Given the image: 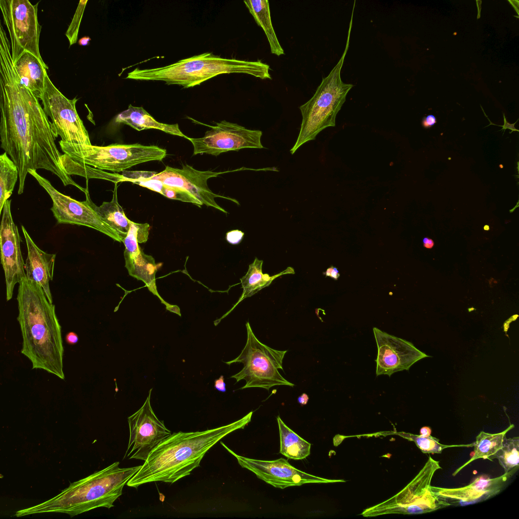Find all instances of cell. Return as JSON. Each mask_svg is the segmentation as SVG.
<instances>
[{
  "instance_id": "26",
  "label": "cell",
  "mask_w": 519,
  "mask_h": 519,
  "mask_svg": "<svg viewBox=\"0 0 519 519\" xmlns=\"http://www.w3.org/2000/svg\"><path fill=\"white\" fill-rule=\"evenodd\" d=\"M243 2L255 21L265 32L271 53L278 56L284 54L272 25L269 1L245 0Z\"/></svg>"
},
{
  "instance_id": "15",
  "label": "cell",
  "mask_w": 519,
  "mask_h": 519,
  "mask_svg": "<svg viewBox=\"0 0 519 519\" xmlns=\"http://www.w3.org/2000/svg\"><path fill=\"white\" fill-rule=\"evenodd\" d=\"M28 173L50 195L53 202L51 210L58 224L84 226L102 233L115 241L123 242L119 235L100 219L85 200L78 201L61 193L35 170L30 169Z\"/></svg>"
},
{
  "instance_id": "40",
  "label": "cell",
  "mask_w": 519,
  "mask_h": 519,
  "mask_svg": "<svg viewBox=\"0 0 519 519\" xmlns=\"http://www.w3.org/2000/svg\"><path fill=\"white\" fill-rule=\"evenodd\" d=\"M309 400V396L306 393H303L298 398V402L301 405H306Z\"/></svg>"
},
{
  "instance_id": "35",
  "label": "cell",
  "mask_w": 519,
  "mask_h": 519,
  "mask_svg": "<svg viewBox=\"0 0 519 519\" xmlns=\"http://www.w3.org/2000/svg\"><path fill=\"white\" fill-rule=\"evenodd\" d=\"M87 2V0L79 2L71 22L66 31L65 35L69 41L70 46L77 42L79 27Z\"/></svg>"
},
{
  "instance_id": "14",
  "label": "cell",
  "mask_w": 519,
  "mask_h": 519,
  "mask_svg": "<svg viewBox=\"0 0 519 519\" xmlns=\"http://www.w3.org/2000/svg\"><path fill=\"white\" fill-rule=\"evenodd\" d=\"M152 390L149 391L143 405L128 418L130 435L124 458L145 461L151 452L171 434L152 408L150 398Z\"/></svg>"
},
{
  "instance_id": "6",
  "label": "cell",
  "mask_w": 519,
  "mask_h": 519,
  "mask_svg": "<svg viewBox=\"0 0 519 519\" xmlns=\"http://www.w3.org/2000/svg\"><path fill=\"white\" fill-rule=\"evenodd\" d=\"M350 24L346 45L340 59L329 75L323 78L311 98L299 107L302 121L297 139L290 150L292 155L305 143L314 140L323 129L335 126L337 115L353 86L344 83L341 78L349 48L352 23Z\"/></svg>"
},
{
  "instance_id": "43",
  "label": "cell",
  "mask_w": 519,
  "mask_h": 519,
  "mask_svg": "<svg viewBox=\"0 0 519 519\" xmlns=\"http://www.w3.org/2000/svg\"><path fill=\"white\" fill-rule=\"evenodd\" d=\"M420 432L421 435L424 436H429L431 435V429L428 427H422L421 429Z\"/></svg>"
},
{
  "instance_id": "34",
  "label": "cell",
  "mask_w": 519,
  "mask_h": 519,
  "mask_svg": "<svg viewBox=\"0 0 519 519\" xmlns=\"http://www.w3.org/2000/svg\"><path fill=\"white\" fill-rule=\"evenodd\" d=\"M496 458L503 467L504 473L518 466L519 437L507 438L505 437L501 448L497 453Z\"/></svg>"
},
{
  "instance_id": "36",
  "label": "cell",
  "mask_w": 519,
  "mask_h": 519,
  "mask_svg": "<svg viewBox=\"0 0 519 519\" xmlns=\"http://www.w3.org/2000/svg\"><path fill=\"white\" fill-rule=\"evenodd\" d=\"M244 233L242 231L236 230L230 231L226 234V240L231 244H238L241 242Z\"/></svg>"
},
{
  "instance_id": "24",
  "label": "cell",
  "mask_w": 519,
  "mask_h": 519,
  "mask_svg": "<svg viewBox=\"0 0 519 519\" xmlns=\"http://www.w3.org/2000/svg\"><path fill=\"white\" fill-rule=\"evenodd\" d=\"M124 255L125 267L129 274L137 280L142 281L149 290L165 305L166 308L170 306V305L163 300L158 292L155 281L157 266L153 257L145 254L141 250L136 255Z\"/></svg>"
},
{
  "instance_id": "21",
  "label": "cell",
  "mask_w": 519,
  "mask_h": 519,
  "mask_svg": "<svg viewBox=\"0 0 519 519\" xmlns=\"http://www.w3.org/2000/svg\"><path fill=\"white\" fill-rule=\"evenodd\" d=\"M14 66L21 83L40 99L45 87L48 66L28 52H24Z\"/></svg>"
},
{
  "instance_id": "39",
  "label": "cell",
  "mask_w": 519,
  "mask_h": 519,
  "mask_svg": "<svg viewBox=\"0 0 519 519\" xmlns=\"http://www.w3.org/2000/svg\"><path fill=\"white\" fill-rule=\"evenodd\" d=\"M78 336L77 333L71 331L68 332L65 337V340L67 344L74 345L78 342Z\"/></svg>"
},
{
  "instance_id": "37",
  "label": "cell",
  "mask_w": 519,
  "mask_h": 519,
  "mask_svg": "<svg viewBox=\"0 0 519 519\" xmlns=\"http://www.w3.org/2000/svg\"><path fill=\"white\" fill-rule=\"evenodd\" d=\"M436 123L435 117L433 115H429L425 117L422 120V125L425 128H429Z\"/></svg>"
},
{
  "instance_id": "8",
  "label": "cell",
  "mask_w": 519,
  "mask_h": 519,
  "mask_svg": "<svg viewBox=\"0 0 519 519\" xmlns=\"http://www.w3.org/2000/svg\"><path fill=\"white\" fill-rule=\"evenodd\" d=\"M247 341L239 355L232 360L225 362L230 365L239 362L243 364L241 371L231 377L236 383L244 380L245 385L240 389L258 387L269 390L277 385L294 384L286 380L278 372L283 370L282 361L287 350L280 351L261 343L255 337L248 322L246 323Z\"/></svg>"
},
{
  "instance_id": "38",
  "label": "cell",
  "mask_w": 519,
  "mask_h": 519,
  "mask_svg": "<svg viewBox=\"0 0 519 519\" xmlns=\"http://www.w3.org/2000/svg\"><path fill=\"white\" fill-rule=\"evenodd\" d=\"M226 383L224 382V378L223 375L215 380L214 381V388L217 390L221 392H225L226 391Z\"/></svg>"
},
{
  "instance_id": "18",
  "label": "cell",
  "mask_w": 519,
  "mask_h": 519,
  "mask_svg": "<svg viewBox=\"0 0 519 519\" xmlns=\"http://www.w3.org/2000/svg\"><path fill=\"white\" fill-rule=\"evenodd\" d=\"M518 466L495 477L487 475L476 477L469 485L458 488L431 486V489L444 508L451 506H466L487 500L499 494L518 470Z\"/></svg>"
},
{
  "instance_id": "44",
  "label": "cell",
  "mask_w": 519,
  "mask_h": 519,
  "mask_svg": "<svg viewBox=\"0 0 519 519\" xmlns=\"http://www.w3.org/2000/svg\"><path fill=\"white\" fill-rule=\"evenodd\" d=\"M340 275L339 274V271L337 270V269L336 267H334V268H333V270H332V272H331V273L330 274V277H331L332 278L334 279L335 280H337L338 279V278L340 277Z\"/></svg>"
},
{
  "instance_id": "42",
  "label": "cell",
  "mask_w": 519,
  "mask_h": 519,
  "mask_svg": "<svg viewBox=\"0 0 519 519\" xmlns=\"http://www.w3.org/2000/svg\"><path fill=\"white\" fill-rule=\"evenodd\" d=\"M91 39L89 36H85L79 40V44L81 46H87L88 45Z\"/></svg>"
},
{
  "instance_id": "11",
  "label": "cell",
  "mask_w": 519,
  "mask_h": 519,
  "mask_svg": "<svg viewBox=\"0 0 519 519\" xmlns=\"http://www.w3.org/2000/svg\"><path fill=\"white\" fill-rule=\"evenodd\" d=\"M40 99L51 119L53 133L59 141L69 145H92L89 135L76 109L78 99L66 98L53 84L48 75Z\"/></svg>"
},
{
  "instance_id": "45",
  "label": "cell",
  "mask_w": 519,
  "mask_h": 519,
  "mask_svg": "<svg viewBox=\"0 0 519 519\" xmlns=\"http://www.w3.org/2000/svg\"><path fill=\"white\" fill-rule=\"evenodd\" d=\"M333 268H334V267H333V266H331V267H329L326 270V271L323 273V274H324L326 277L327 276L330 277V274H331V273Z\"/></svg>"
},
{
  "instance_id": "30",
  "label": "cell",
  "mask_w": 519,
  "mask_h": 519,
  "mask_svg": "<svg viewBox=\"0 0 519 519\" xmlns=\"http://www.w3.org/2000/svg\"><path fill=\"white\" fill-rule=\"evenodd\" d=\"M61 158L64 170L70 176L78 175L87 179H105L115 183L126 181V178L122 174L117 173H108L94 167H91L85 164L78 163L65 154H62Z\"/></svg>"
},
{
  "instance_id": "1",
  "label": "cell",
  "mask_w": 519,
  "mask_h": 519,
  "mask_svg": "<svg viewBox=\"0 0 519 519\" xmlns=\"http://www.w3.org/2000/svg\"><path fill=\"white\" fill-rule=\"evenodd\" d=\"M39 99L22 85L14 68L7 34L0 33V137L1 147L19 172L18 194L23 192L28 171L44 169L64 186L85 193L64 170L49 120Z\"/></svg>"
},
{
  "instance_id": "17",
  "label": "cell",
  "mask_w": 519,
  "mask_h": 519,
  "mask_svg": "<svg viewBox=\"0 0 519 519\" xmlns=\"http://www.w3.org/2000/svg\"><path fill=\"white\" fill-rule=\"evenodd\" d=\"M11 200L4 204L0 228L1 264L4 271L6 299L10 300L15 285L26 278L21 250V237L11 211Z\"/></svg>"
},
{
  "instance_id": "31",
  "label": "cell",
  "mask_w": 519,
  "mask_h": 519,
  "mask_svg": "<svg viewBox=\"0 0 519 519\" xmlns=\"http://www.w3.org/2000/svg\"><path fill=\"white\" fill-rule=\"evenodd\" d=\"M18 177L17 166L4 152L0 156V213L5 203L12 194Z\"/></svg>"
},
{
  "instance_id": "3",
  "label": "cell",
  "mask_w": 519,
  "mask_h": 519,
  "mask_svg": "<svg viewBox=\"0 0 519 519\" xmlns=\"http://www.w3.org/2000/svg\"><path fill=\"white\" fill-rule=\"evenodd\" d=\"M252 414L251 411L235 422L214 429L171 434L151 452L126 485L137 488L155 481L172 484L190 475L212 447L228 434L243 428L251 421Z\"/></svg>"
},
{
  "instance_id": "29",
  "label": "cell",
  "mask_w": 519,
  "mask_h": 519,
  "mask_svg": "<svg viewBox=\"0 0 519 519\" xmlns=\"http://www.w3.org/2000/svg\"><path fill=\"white\" fill-rule=\"evenodd\" d=\"M280 436V453L288 459L302 460L310 454L311 444L288 427L279 416L277 418Z\"/></svg>"
},
{
  "instance_id": "19",
  "label": "cell",
  "mask_w": 519,
  "mask_h": 519,
  "mask_svg": "<svg viewBox=\"0 0 519 519\" xmlns=\"http://www.w3.org/2000/svg\"><path fill=\"white\" fill-rule=\"evenodd\" d=\"M373 332L378 348L377 376L390 377L394 373L408 370L419 360L429 357L405 340L389 335L377 327Z\"/></svg>"
},
{
  "instance_id": "23",
  "label": "cell",
  "mask_w": 519,
  "mask_h": 519,
  "mask_svg": "<svg viewBox=\"0 0 519 519\" xmlns=\"http://www.w3.org/2000/svg\"><path fill=\"white\" fill-rule=\"evenodd\" d=\"M117 124L127 125L137 131L155 129L165 133L188 139L182 133L178 124H168L158 122L142 106H134L129 104L128 108L119 114L115 118Z\"/></svg>"
},
{
  "instance_id": "4",
  "label": "cell",
  "mask_w": 519,
  "mask_h": 519,
  "mask_svg": "<svg viewBox=\"0 0 519 519\" xmlns=\"http://www.w3.org/2000/svg\"><path fill=\"white\" fill-rule=\"evenodd\" d=\"M116 462L88 476L72 483L54 496L37 505L17 511L21 517L42 513H64L71 517L99 508L109 509L122 494L124 486L140 466L121 468Z\"/></svg>"
},
{
  "instance_id": "22",
  "label": "cell",
  "mask_w": 519,
  "mask_h": 519,
  "mask_svg": "<svg viewBox=\"0 0 519 519\" xmlns=\"http://www.w3.org/2000/svg\"><path fill=\"white\" fill-rule=\"evenodd\" d=\"M117 184V183H115L112 200L110 202H103L99 206H97L92 201L90 197L88 186H87L85 192V201L100 219L114 230L123 241L129 230L130 220L126 216L122 207L118 203Z\"/></svg>"
},
{
  "instance_id": "16",
  "label": "cell",
  "mask_w": 519,
  "mask_h": 519,
  "mask_svg": "<svg viewBox=\"0 0 519 519\" xmlns=\"http://www.w3.org/2000/svg\"><path fill=\"white\" fill-rule=\"evenodd\" d=\"M220 443L236 458L242 467L252 471L258 478L275 488L283 489L309 483L346 482L343 479H329L308 474L294 468L282 458L272 461L246 458L238 455L222 442Z\"/></svg>"
},
{
  "instance_id": "9",
  "label": "cell",
  "mask_w": 519,
  "mask_h": 519,
  "mask_svg": "<svg viewBox=\"0 0 519 519\" xmlns=\"http://www.w3.org/2000/svg\"><path fill=\"white\" fill-rule=\"evenodd\" d=\"M439 469V461L429 456L422 469L403 489L387 500L364 509L360 515L419 514L444 508L431 489L432 478Z\"/></svg>"
},
{
  "instance_id": "5",
  "label": "cell",
  "mask_w": 519,
  "mask_h": 519,
  "mask_svg": "<svg viewBox=\"0 0 519 519\" xmlns=\"http://www.w3.org/2000/svg\"><path fill=\"white\" fill-rule=\"evenodd\" d=\"M270 66L261 61H247L221 58L212 53H204L179 60L163 67L139 69L129 72L126 79L161 81L187 88L221 74L244 73L262 80L272 79Z\"/></svg>"
},
{
  "instance_id": "28",
  "label": "cell",
  "mask_w": 519,
  "mask_h": 519,
  "mask_svg": "<svg viewBox=\"0 0 519 519\" xmlns=\"http://www.w3.org/2000/svg\"><path fill=\"white\" fill-rule=\"evenodd\" d=\"M263 261L255 257L254 262L249 265L245 275L240 279L243 291L236 305L245 298L250 297L262 289L268 286L276 278L283 274L294 273V270L289 267L280 273L270 276L268 274L263 273Z\"/></svg>"
},
{
  "instance_id": "32",
  "label": "cell",
  "mask_w": 519,
  "mask_h": 519,
  "mask_svg": "<svg viewBox=\"0 0 519 519\" xmlns=\"http://www.w3.org/2000/svg\"><path fill=\"white\" fill-rule=\"evenodd\" d=\"M383 434H379V435H385L389 434H395L399 435L410 441L415 443L417 447L423 453L426 454H439L443 450L452 447H472L473 443L468 444H456L446 445L439 442L438 439L432 436H424L422 435H416L404 432H380Z\"/></svg>"
},
{
  "instance_id": "33",
  "label": "cell",
  "mask_w": 519,
  "mask_h": 519,
  "mask_svg": "<svg viewBox=\"0 0 519 519\" xmlns=\"http://www.w3.org/2000/svg\"><path fill=\"white\" fill-rule=\"evenodd\" d=\"M130 226L127 236L123 241L125 249L124 254H137L140 248L138 243H145L149 238L150 226L148 223H136L130 220Z\"/></svg>"
},
{
  "instance_id": "13",
  "label": "cell",
  "mask_w": 519,
  "mask_h": 519,
  "mask_svg": "<svg viewBox=\"0 0 519 519\" xmlns=\"http://www.w3.org/2000/svg\"><path fill=\"white\" fill-rule=\"evenodd\" d=\"M215 126L206 124L211 129L203 137L188 138L194 147L193 155L206 154L217 156L229 151L243 149H263L262 132L246 128L237 123L221 121Z\"/></svg>"
},
{
  "instance_id": "41",
  "label": "cell",
  "mask_w": 519,
  "mask_h": 519,
  "mask_svg": "<svg viewBox=\"0 0 519 519\" xmlns=\"http://www.w3.org/2000/svg\"><path fill=\"white\" fill-rule=\"evenodd\" d=\"M424 246L427 248H431L434 245V242L432 239L425 237L423 240Z\"/></svg>"
},
{
  "instance_id": "10",
  "label": "cell",
  "mask_w": 519,
  "mask_h": 519,
  "mask_svg": "<svg viewBox=\"0 0 519 519\" xmlns=\"http://www.w3.org/2000/svg\"><path fill=\"white\" fill-rule=\"evenodd\" d=\"M38 4L28 0H1L4 23L10 39L14 63L25 52L44 61L39 50L41 26L38 19Z\"/></svg>"
},
{
  "instance_id": "25",
  "label": "cell",
  "mask_w": 519,
  "mask_h": 519,
  "mask_svg": "<svg viewBox=\"0 0 519 519\" xmlns=\"http://www.w3.org/2000/svg\"><path fill=\"white\" fill-rule=\"evenodd\" d=\"M122 175L129 181L159 193L165 197L184 202L192 203L200 207L203 205L193 194L183 189L166 184L157 179L146 178L138 175L135 171L122 172Z\"/></svg>"
},
{
  "instance_id": "12",
  "label": "cell",
  "mask_w": 519,
  "mask_h": 519,
  "mask_svg": "<svg viewBox=\"0 0 519 519\" xmlns=\"http://www.w3.org/2000/svg\"><path fill=\"white\" fill-rule=\"evenodd\" d=\"M245 170H261V169L242 167L233 170L215 172L211 170H198L187 164L183 165L181 169L166 166L164 170L159 173L147 171H135L138 175L143 177L159 180L166 184L186 190L193 194L203 205L212 207L227 213L225 210L216 203L215 198L228 199L238 205L239 204V202L235 199L213 193L208 186L207 180L222 174Z\"/></svg>"
},
{
  "instance_id": "46",
  "label": "cell",
  "mask_w": 519,
  "mask_h": 519,
  "mask_svg": "<svg viewBox=\"0 0 519 519\" xmlns=\"http://www.w3.org/2000/svg\"><path fill=\"white\" fill-rule=\"evenodd\" d=\"M489 229H490V228H489V226H488V225H486V226H484V229L485 230H487V231H488V230H489Z\"/></svg>"
},
{
  "instance_id": "2",
  "label": "cell",
  "mask_w": 519,
  "mask_h": 519,
  "mask_svg": "<svg viewBox=\"0 0 519 519\" xmlns=\"http://www.w3.org/2000/svg\"><path fill=\"white\" fill-rule=\"evenodd\" d=\"M18 284L17 320L22 337L21 353L31 361L32 369L45 370L64 380L61 327L55 305L49 301L38 283L25 278Z\"/></svg>"
},
{
  "instance_id": "20",
  "label": "cell",
  "mask_w": 519,
  "mask_h": 519,
  "mask_svg": "<svg viewBox=\"0 0 519 519\" xmlns=\"http://www.w3.org/2000/svg\"><path fill=\"white\" fill-rule=\"evenodd\" d=\"M21 229L27 250V256L24 264L26 278L38 283L42 287L49 301L53 303L50 282L53 278L56 254L43 251L35 244L23 226Z\"/></svg>"
},
{
  "instance_id": "7",
  "label": "cell",
  "mask_w": 519,
  "mask_h": 519,
  "mask_svg": "<svg viewBox=\"0 0 519 519\" xmlns=\"http://www.w3.org/2000/svg\"><path fill=\"white\" fill-rule=\"evenodd\" d=\"M64 153L75 161L113 172H123L135 165L152 161H162L166 150L157 145L139 143L69 145L59 141Z\"/></svg>"
},
{
  "instance_id": "27",
  "label": "cell",
  "mask_w": 519,
  "mask_h": 519,
  "mask_svg": "<svg viewBox=\"0 0 519 519\" xmlns=\"http://www.w3.org/2000/svg\"><path fill=\"white\" fill-rule=\"evenodd\" d=\"M514 427L510 424L504 431L497 433H489L481 431L476 437L473 443L474 452L472 456L463 465L458 468L453 473L455 476L460 470L472 461L478 459L492 460L496 458L497 453L502 446L504 438L507 433Z\"/></svg>"
}]
</instances>
